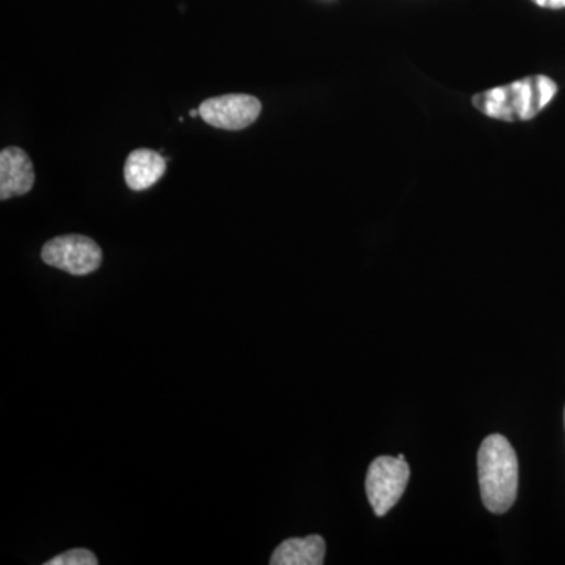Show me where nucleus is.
<instances>
[{
    "mask_svg": "<svg viewBox=\"0 0 565 565\" xmlns=\"http://www.w3.org/2000/svg\"><path fill=\"white\" fill-rule=\"evenodd\" d=\"M479 489L482 503L492 514H504L519 493V460L508 438L490 435L478 452Z\"/></svg>",
    "mask_w": 565,
    "mask_h": 565,
    "instance_id": "f257e3e1",
    "label": "nucleus"
},
{
    "mask_svg": "<svg viewBox=\"0 0 565 565\" xmlns=\"http://www.w3.org/2000/svg\"><path fill=\"white\" fill-rule=\"evenodd\" d=\"M556 93L557 85L550 77L531 76L478 93L473 96V106L494 120L527 121L537 117Z\"/></svg>",
    "mask_w": 565,
    "mask_h": 565,
    "instance_id": "f03ea898",
    "label": "nucleus"
},
{
    "mask_svg": "<svg viewBox=\"0 0 565 565\" xmlns=\"http://www.w3.org/2000/svg\"><path fill=\"white\" fill-rule=\"evenodd\" d=\"M411 479V467L404 455L381 456L370 465L366 476V494L377 516H385L399 503Z\"/></svg>",
    "mask_w": 565,
    "mask_h": 565,
    "instance_id": "7ed1b4c3",
    "label": "nucleus"
},
{
    "mask_svg": "<svg viewBox=\"0 0 565 565\" xmlns=\"http://www.w3.org/2000/svg\"><path fill=\"white\" fill-rule=\"evenodd\" d=\"M41 259L71 275H88L102 266L103 250L90 237L68 234L44 244Z\"/></svg>",
    "mask_w": 565,
    "mask_h": 565,
    "instance_id": "20e7f679",
    "label": "nucleus"
},
{
    "mask_svg": "<svg viewBox=\"0 0 565 565\" xmlns=\"http://www.w3.org/2000/svg\"><path fill=\"white\" fill-rule=\"evenodd\" d=\"M200 117L207 125L223 131H243L262 115L263 104L258 98L245 93H232L200 104Z\"/></svg>",
    "mask_w": 565,
    "mask_h": 565,
    "instance_id": "39448f33",
    "label": "nucleus"
},
{
    "mask_svg": "<svg viewBox=\"0 0 565 565\" xmlns=\"http://www.w3.org/2000/svg\"><path fill=\"white\" fill-rule=\"evenodd\" d=\"M35 184V172L28 152L18 147L0 152V200L25 195Z\"/></svg>",
    "mask_w": 565,
    "mask_h": 565,
    "instance_id": "423d86ee",
    "label": "nucleus"
},
{
    "mask_svg": "<svg viewBox=\"0 0 565 565\" xmlns=\"http://www.w3.org/2000/svg\"><path fill=\"white\" fill-rule=\"evenodd\" d=\"M167 161L161 152L152 150L132 151L125 163V181L134 192L147 191L161 180L167 170Z\"/></svg>",
    "mask_w": 565,
    "mask_h": 565,
    "instance_id": "0eeeda50",
    "label": "nucleus"
},
{
    "mask_svg": "<svg viewBox=\"0 0 565 565\" xmlns=\"http://www.w3.org/2000/svg\"><path fill=\"white\" fill-rule=\"evenodd\" d=\"M326 557V541L318 534L303 539H288L275 550L273 565H322Z\"/></svg>",
    "mask_w": 565,
    "mask_h": 565,
    "instance_id": "6e6552de",
    "label": "nucleus"
},
{
    "mask_svg": "<svg viewBox=\"0 0 565 565\" xmlns=\"http://www.w3.org/2000/svg\"><path fill=\"white\" fill-rule=\"evenodd\" d=\"M98 559L92 552L85 548H74L47 561L46 565H96Z\"/></svg>",
    "mask_w": 565,
    "mask_h": 565,
    "instance_id": "1a4fd4ad",
    "label": "nucleus"
},
{
    "mask_svg": "<svg viewBox=\"0 0 565 565\" xmlns=\"http://www.w3.org/2000/svg\"><path fill=\"white\" fill-rule=\"evenodd\" d=\"M535 6L542 9L561 10L565 9V0H533Z\"/></svg>",
    "mask_w": 565,
    "mask_h": 565,
    "instance_id": "9d476101",
    "label": "nucleus"
},
{
    "mask_svg": "<svg viewBox=\"0 0 565 565\" xmlns=\"http://www.w3.org/2000/svg\"><path fill=\"white\" fill-rule=\"evenodd\" d=\"M189 115H191L192 118L199 117L200 110L192 109L189 111Z\"/></svg>",
    "mask_w": 565,
    "mask_h": 565,
    "instance_id": "9b49d317",
    "label": "nucleus"
},
{
    "mask_svg": "<svg viewBox=\"0 0 565 565\" xmlns=\"http://www.w3.org/2000/svg\"><path fill=\"white\" fill-rule=\"evenodd\" d=\"M564 426H565V412H564Z\"/></svg>",
    "mask_w": 565,
    "mask_h": 565,
    "instance_id": "f8f14e48",
    "label": "nucleus"
}]
</instances>
